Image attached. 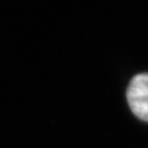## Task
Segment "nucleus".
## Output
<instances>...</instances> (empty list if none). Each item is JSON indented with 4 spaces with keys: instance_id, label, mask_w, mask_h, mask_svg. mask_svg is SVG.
<instances>
[{
    "instance_id": "f257e3e1",
    "label": "nucleus",
    "mask_w": 148,
    "mask_h": 148,
    "mask_svg": "<svg viewBox=\"0 0 148 148\" xmlns=\"http://www.w3.org/2000/svg\"><path fill=\"white\" fill-rule=\"evenodd\" d=\"M126 99L133 113L148 122V73L133 77L126 90Z\"/></svg>"
}]
</instances>
